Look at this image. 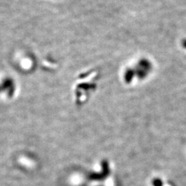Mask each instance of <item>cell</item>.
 I'll list each match as a JSON object with an SVG mask.
<instances>
[{
    "label": "cell",
    "mask_w": 186,
    "mask_h": 186,
    "mask_svg": "<svg viewBox=\"0 0 186 186\" xmlns=\"http://www.w3.org/2000/svg\"><path fill=\"white\" fill-rule=\"evenodd\" d=\"M182 45H183V48H186V39H184V40L183 41V42H182Z\"/></svg>",
    "instance_id": "cell-1"
}]
</instances>
